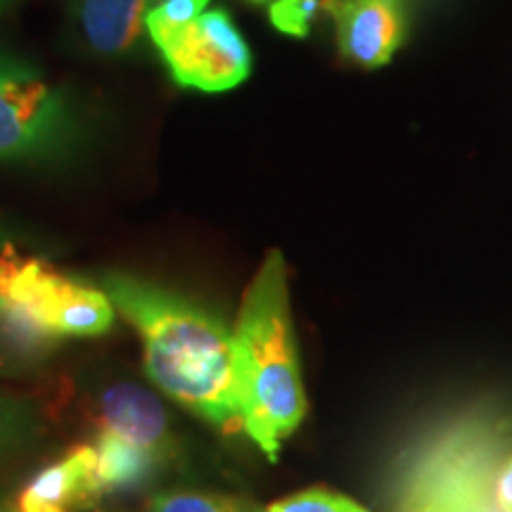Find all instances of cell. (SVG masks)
Here are the masks:
<instances>
[{"label": "cell", "mask_w": 512, "mask_h": 512, "mask_svg": "<svg viewBox=\"0 0 512 512\" xmlns=\"http://www.w3.org/2000/svg\"><path fill=\"white\" fill-rule=\"evenodd\" d=\"M512 456V418L467 408L437 422L396 458V512H501L496 479Z\"/></svg>", "instance_id": "cell-3"}, {"label": "cell", "mask_w": 512, "mask_h": 512, "mask_svg": "<svg viewBox=\"0 0 512 512\" xmlns=\"http://www.w3.org/2000/svg\"><path fill=\"white\" fill-rule=\"evenodd\" d=\"M335 5H337V0H335ZM332 10H335V8H332Z\"/></svg>", "instance_id": "cell-21"}, {"label": "cell", "mask_w": 512, "mask_h": 512, "mask_svg": "<svg viewBox=\"0 0 512 512\" xmlns=\"http://www.w3.org/2000/svg\"><path fill=\"white\" fill-rule=\"evenodd\" d=\"M102 489L98 482V451L91 444L74 446L57 463L43 467L19 491L17 512H74L88 508Z\"/></svg>", "instance_id": "cell-8"}, {"label": "cell", "mask_w": 512, "mask_h": 512, "mask_svg": "<svg viewBox=\"0 0 512 512\" xmlns=\"http://www.w3.org/2000/svg\"><path fill=\"white\" fill-rule=\"evenodd\" d=\"M100 287L143 339L150 380L219 432H242L235 337L223 318L131 273H102Z\"/></svg>", "instance_id": "cell-1"}, {"label": "cell", "mask_w": 512, "mask_h": 512, "mask_svg": "<svg viewBox=\"0 0 512 512\" xmlns=\"http://www.w3.org/2000/svg\"><path fill=\"white\" fill-rule=\"evenodd\" d=\"M152 512H264L247 498L226 494H197V491H178V494L157 496L150 505Z\"/></svg>", "instance_id": "cell-13"}, {"label": "cell", "mask_w": 512, "mask_h": 512, "mask_svg": "<svg viewBox=\"0 0 512 512\" xmlns=\"http://www.w3.org/2000/svg\"><path fill=\"white\" fill-rule=\"evenodd\" d=\"M209 0H162L147 15V38L157 41L171 31L185 27L207 10Z\"/></svg>", "instance_id": "cell-16"}, {"label": "cell", "mask_w": 512, "mask_h": 512, "mask_svg": "<svg viewBox=\"0 0 512 512\" xmlns=\"http://www.w3.org/2000/svg\"><path fill=\"white\" fill-rule=\"evenodd\" d=\"M235 337L242 434L275 463L309 411L294 335L287 264L271 249L242 299Z\"/></svg>", "instance_id": "cell-2"}, {"label": "cell", "mask_w": 512, "mask_h": 512, "mask_svg": "<svg viewBox=\"0 0 512 512\" xmlns=\"http://www.w3.org/2000/svg\"><path fill=\"white\" fill-rule=\"evenodd\" d=\"M178 86L226 93L252 72V50L226 10H204L185 27L152 41Z\"/></svg>", "instance_id": "cell-6"}, {"label": "cell", "mask_w": 512, "mask_h": 512, "mask_svg": "<svg viewBox=\"0 0 512 512\" xmlns=\"http://www.w3.org/2000/svg\"><path fill=\"white\" fill-rule=\"evenodd\" d=\"M8 5H10V0H0V12L8 8Z\"/></svg>", "instance_id": "cell-19"}, {"label": "cell", "mask_w": 512, "mask_h": 512, "mask_svg": "<svg viewBox=\"0 0 512 512\" xmlns=\"http://www.w3.org/2000/svg\"><path fill=\"white\" fill-rule=\"evenodd\" d=\"M76 114L67 95L29 62L0 53V162H31L67 152Z\"/></svg>", "instance_id": "cell-5"}, {"label": "cell", "mask_w": 512, "mask_h": 512, "mask_svg": "<svg viewBox=\"0 0 512 512\" xmlns=\"http://www.w3.org/2000/svg\"><path fill=\"white\" fill-rule=\"evenodd\" d=\"M100 432L131 441L162 460L174 451L169 415L162 401L131 382L114 384L100 396Z\"/></svg>", "instance_id": "cell-9"}, {"label": "cell", "mask_w": 512, "mask_h": 512, "mask_svg": "<svg viewBox=\"0 0 512 512\" xmlns=\"http://www.w3.org/2000/svg\"><path fill=\"white\" fill-rule=\"evenodd\" d=\"M93 446L98 451V482L102 496L140 489V486L150 484L164 465V460L155 453L114 437L110 432H98Z\"/></svg>", "instance_id": "cell-11"}, {"label": "cell", "mask_w": 512, "mask_h": 512, "mask_svg": "<svg viewBox=\"0 0 512 512\" xmlns=\"http://www.w3.org/2000/svg\"><path fill=\"white\" fill-rule=\"evenodd\" d=\"M332 17L339 50L358 67L387 64L406 38L403 0H337Z\"/></svg>", "instance_id": "cell-7"}, {"label": "cell", "mask_w": 512, "mask_h": 512, "mask_svg": "<svg viewBox=\"0 0 512 512\" xmlns=\"http://www.w3.org/2000/svg\"><path fill=\"white\" fill-rule=\"evenodd\" d=\"M41 420L29 401L0 396V470L38 439Z\"/></svg>", "instance_id": "cell-12"}, {"label": "cell", "mask_w": 512, "mask_h": 512, "mask_svg": "<svg viewBox=\"0 0 512 512\" xmlns=\"http://www.w3.org/2000/svg\"><path fill=\"white\" fill-rule=\"evenodd\" d=\"M252 3H264V0H252Z\"/></svg>", "instance_id": "cell-20"}, {"label": "cell", "mask_w": 512, "mask_h": 512, "mask_svg": "<svg viewBox=\"0 0 512 512\" xmlns=\"http://www.w3.org/2000/svg\"><path fill=\"white\" fill-rule=\"evenodd\" d=\"M12 242V238H10V233H8V228L3 226V223H0V252H3L5 247H8Z\"/></svg>", "instance_id": "cell-18"}, {"label": "cell", "mask_w": 512, "mask_h": 512, "mask_svg": "<svg viewBox=\"0 0 512 512\" xmlns=\"http://www.w3.org/2000/svg\"><path fill=\"white\" fill-rule=\"evenodd\" d=\"M335 8V0H273L271 22L278 31L287 36L304 38L309 36L311 22L320 12H330Z\"/></svg>", "instance_id": "cell-15"}, {"label": "cell", "mask_w": 512, "mask_h": 512, "mask_svg": "<svg viewBox=\"0 0 512 512\" xmlns=\"http://www.w3.org/2000/svg\"><path fill=\"white\" fill-rule=\"evenodd\" d=\"M496 505L501 512H512V456L496 479Z\"/></svg>", "instance_id": "cell-17"}, {"label": "cell", "mask_w": 512, "mask_h": 512, "mask_svg": "<svg viewBox=\"0 0 512 512\" xmlns=\"http://www.w3.org/2000/svg\"><path fill=\"white\" fill-rule=\"evenodd\" d=\"M162 0H74L72 15L95 53L121 57L133 53L147 34V15Z\"/></svg>", "instance_id": "cell-10"}, {"label": "cell", "mask_w": 512, "mask_h": 512, "mask_svg": "<svg viewBox=\"0 0 512 512\" xmlns=\"http://www.w3.org/2000/svg\"><path fill=\"white\" fill-rule=\"evenodd\" d=\"M264 512H373L354 498L339 494V491L313 486V489L297 491V494L280 498L268 505Z\"/></svg>", "instance_id": "cell-14"}, {"label": "cell", "mask_w": 512, "mask_h": 512, "mask_svg": "<svg viewBox=\"0 0 512 512\" xmlns=\"http://www.w3.org/2000/svg\"><path fill=\"white\" fill-rule=\"evenodd\" d=\"M117 309L100 285H88L12 245L0 252V368L31 366L64 337H100Z\"/></svg>", "instance_id": "cell-4"}]
</instances>
